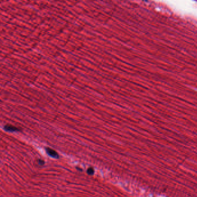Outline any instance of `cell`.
I'll use <instances>...</instances> for the list:
<instances>
[{
	"instance_id": "6da1fadb",
	"label": "cell",
	"mask_w": 197,
	"mask_h": 197,
	"mask_svg": "<svg viewBox=\"0 0 197 197\" xmlns=\"http://www.w3.org/2000/svg\"><path fill=\"white\" fill-rule=\"evenodd\" d=\"M46 151L49 156L53 157L54 159H58L59 157L58 154L55 150H54L53 149H52L50 148H46Z\"/></svg>"
},
{
	"instance_id": "7a4b0ae2",
	"label": "cell",
	"mask_w": 197,
	"mask_h": 197,
	"mask_svg": "<svg viewBox=\"0 0 197 197\" xmlns=\"http://www.w3.org/2000/svg\"><path fill=\"white\" fill-rule=\"evenodd\" d=\"M5 129L6 131H18V128H16L15 127L11 126V125L6 126V127H5Z\"/></svg>"
},
{
	"instance_id": "3957f363",
	"label": "cell",
	"mask_w": 197,
	"mask_h": 197,
	"mask_svg": "<svg viewBox=\"0 0 197 197\" xmlns=\"http://www.w3.org/2000/svg\"><path fill=\"white\" fill-rule=\"evenodd\" d=\"M87 174H88L89 175H92V174L94 173V169H93V168H89V169H87Z\"/></svg>"
},
{
	"instance_id": "277c9868",
	"label": "cell",
	"mask_w": 197,
	"mask_h": 197,
	"mask_svg": "<svg viewBox=\"0 0 197 197\" xmlns=\"http://www.w3.org/2000/svg\"><path fill=\"white\" fill-rule=\"evenodd\" d=\"M38 163L40 165H43L45 164V162H44V161L42 160H38Z\"/></svg>"
}]
</instances>
